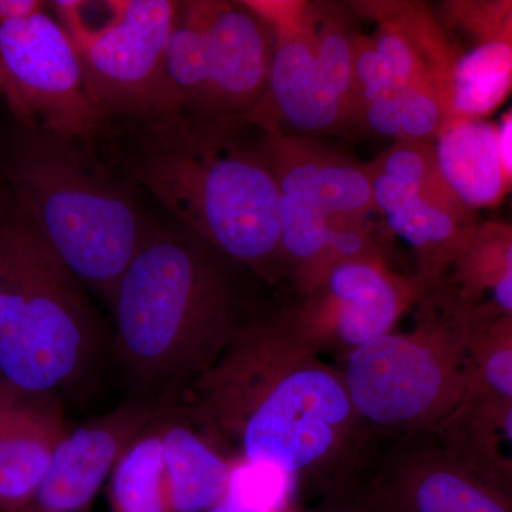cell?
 Listing matches in <instances>:
<instances>
[{"label":"cell","mask_w":512,"mask_h":512,"mask_svg":"<svg viewBox=\"0 0 512 512\" xmlns=\"http://www.w3.org/2000/svg\"><path fill=\"white\" fill-rule=\"evenodd\" d=\"M197 389L202 423L237 446V457L281 468L326 498L349 490L376 441L342 370L281 315L249 320Z\"/></svg>","instance_id":"cell-1"},{"label":"cell","mask_w":512,"mask_h":512,"mask_svg":"<svg viewBox=\"0 0 512 512\" xmlns=\"http://www.w3.org/2000/svg\"><path fill=\"white\" fill-rule=\"evenodd\" d=\"M121 130L134 136L123 174L174 222L258 275L282 268L279 188L264 123L170 116Z\"/></svg>","instance_id":"cell-2"},{"label":"cell","mask_w":512,"mask_h":512,"mask_svg":"<svg viewBox=\"0 0 512 512\" xmlns=\"http://www.w3.org/2000/svg\"><path fill=\"white\" fill-rule=\"evenodd\" d=\"M238 265L174 222L151 221L113 301L117 342L147 382L200 377L252 318H245Z\"/></svg>","instance_id":"cell-3"},{"label":"cell","mask_w":512,"mask_h":512,"mask_svg":"<svg viewBox=\"0 0 512 512\" xmlns=\"http://www.w3.org/2000/svg\"><path fill=\"white\" fill-rule=\"evenodd\" d=\"M0 180L73 275L113 299L151 225L137 185L96 146L16 123L0 137Z\"/></svg>","instance_id":"cell-4"},{"label":"cell","mask_w":512,"mask_h":512,"mask_svg":"<svg viewBox=\"0 0 512 512\" xmlns=\"http://www.w3.org/2000/svg\"><path fill=\"white\" fill-rule=\"evenodd\" d=\"M416 305L412 329L342 360L350 400L376 439L440 430L470 390L473 322L439 288L421 291Z\"/></svg>","instance_id":"cell-5"},{"label":"cell","mask_w":512,"mask_h":512,"mask_svg":"<svg viewBox=\"0 0 512 512\" xmlns=\"http://www.w3.org/2000/svg\"><path fill=\"white\" fill-rule=\"evenodd\" d=\"M96 340L79 279L13 205L0 217V380L53 396L79 376Z\"/></svg>","instance_id":"cell-6"},{"label":"cell","mask_w":512,"mask_h":512,"mask_svg":"<svg viewBox=\"0 0 512 512\" xmlns=\"http://www.w3.org/2000/svg\"><path fill=\"white\" fill-rule=\"evenodd\" d=\"M274 36L244 3L180 2L167 47L173 116L249 119L268 90Z\"/></svg>","instance_id":"cell-7"},{"label":"cell","mask_w":512,"mask_h":512,"mask_svg":"<svg viewBox=\"0 0 512 512\" xmlns=\"http://www.w3.org/2000/svg\"><path fill=\"white\" fill-rule=\"evenodd\" d=\"M178 6L174 0L103 2L104 19L94 22L76 0L49 2L76 49L87 90L113 130L173 116L167 47Z\"/></svg>","instance_id":"cell-8"},{"label":"cell","mask_w":512,"mask_h":512,"mask_svg":"<svg viewBox=\"0 0 512 512\" xmlns=\"http://www.w3.org/2000/svg\"><path fill=\"white\" fill-rule=\"evenodd\" d=\"M47 9L0 23L3 97L19 126L97 147L113 126L87 90L72 40Z\"/></svg>","instance_id":"cell-9"},{"label":"cell","mask_w":512,"mask_h":512,"mask_svg":"<svg viewBox=\"0 0 512 512\" xmlns=\"http://www.w3.org/2000/svg\"><path fill=\"white\" fill-rule=\"evenodd\" d=\"M420 293L416 279L394 272L382 256L346 259L330 266L298 305L279 315L313 353L343 360L393 332Z\"/></svg>","instance_id":"cell-10"},{"label":"cell","mask_w":512,"mask_h":512,"mask_svg":"<svg viewBox=\"0 0 512 512\" xmlns=\"http://www.w3.org/2000/svg\"><path fill=\"white\" fill-rule=\"evenodd\" d=\"M346 494L376 512H512L437 433L376 439Z\"/></svg>","instance_id":"cell-11"},{"label":"cell","mask_w":512,"mask_h":512,"mask_svg":"<svg viewBox=\"0 0 512 512\" xmlns=\"http://www.w3.org/2000/svg\"><path fill=\"white\" fill-rule=\"evenodd\" d=\"M274 36L268 90L254 117L296 136L342 130L353 119L346 104L330 90L313 49L306 2H247Z\"/></svg>","instance_id":"cell-12"},{"label":"cell","mask_w":512,"mask_h":512,"mask_svg":"<svg viewBox=\"0 0 512 512\" xmlns=\"http://www.w3.org/2000/svg\"><path fill=\"white\" fill-rule=\"evenodd\" d=\"M150 419L147 404H124L69 431L36 490L8 512H86L116 461Z\"/></svg>","instance_id":"cell-13"},{"label":"cell","mask_w":512,"mask_h":512,"mask_svg":"<svg viewBox=\"0 0 512 512\" xmlns=\"http://www.w3.org/2000/svg\"><path fill=\"white\" fill-rule=\"evenodd\" d=\"M372 178L373 202L387 225L416 256V279L421 291L437 285L448 265L470 237L478 222L474 212L457 201L421 195L399 181L376 173Z\"/></svg>","instance_id":"cell-14"},{"label":"cell","mask_w":512,"mask_h":512,"mask_svg":"<svg viewBox=\"0 0 512 512\" xmlns=\"http://www.w3.org/2000/svg\"><path fill=\"white\" fill-rule=\"evenodd\" d=\"M69 431L52 394L0 380V512L28 500Z\"/></svg>","instance_id":"cell-15"},{"label":"cell","mask_w":512,"mask_h":512,"mask_svg":"<svg viewBox=\"0 0 512 512\" xmlns=\"http://www.w3.org/2000/svg\"><path fill=\"white\" fill-rule=\"evenodd\" d=\"M434 286L466 313L474 328L512 318L511 222H478Z\"/></svg>","instance_id":"cell-16"},{"label":"cell","mask_w":512,"mask_h":512,"mask_svg":"<svg viewBox=\"0 0 512 512\" xmlns=\"http://www.w3.org/2000/svg\"><path fill=\"white\" fill-rule=\"evenodd\" d=\"M434 148L441 178L460 204L474 212L503 200L511 181L495 124L451 117L437 134Z\"/></svg>","instance_id":"cell-17"},{"label":"cell","mask_w":512,"mask_h":512,"mask_svg":"<svg viewBox=\"0 0 512 512\" xmlns=\"http://www.w3.org/2000/svg\"><path fill=\"white\" fill-rule=\"evenodd\" d=\"M434 433L512 505V400L468 392Z\"/></svg>","instance_id":"cell-18"},{"label":"cell","mask_w":512,"mask_h":512,"mask_svg":"<svg viewBox=\"0 0 512 512\" xmlns=\"http://www.w3.org/2000/svg\"><path fill=\"white\" fill-rule=\"evenodd\" d=\"M171 512H205L227 493L232 458L185 424L163 427Z\"/></svg>","instance_id":"cell-19"},{"label":"cell","mask_w":512,"mask_h":512,"mask_svg":"<svg viewBox=\"0 0 512 512\" xmlns=\"http://www.w3.org/2000/svg\"><path fill=\"white\" fill-rule=\"evenodd\" d=\"M512 92V20L493 37L460 53L451 73L450 117L484 119Z\"/></svg>","instance_id":"cell-20"},{"label":"cell","mask_w":512,"mask_h":512,"mask_svg":"<svg viewBox=\"0 0 512 512\" xmlns=\"http://www.w3.org/2000/svg\"><path fill=\"white\" fill-rule=\"evenodd\" d=\"M109 495L111 512H171L163 427L128 444L111 470Z\"/></svg>","instance_id":"cell-21"},{"label":"cell","mask_w":512,"mask_h":512,"mask_svg":"<svg viewBox=\"0 0 512 512\" xmlns=\"http://www.w3.org/2000/svg\"><path fill=\"white\" fill-rule=\"evenodd\" d=\"M468 392L512 400V318L491 320L473 329Z\"/></svg>","instance_id":"cell-22"},{"label":"cell","mask_w":512,"mask_h":512,"mask_svg":"<svg viewBox=\"0 0 512 512\" xmlns=\"http://www.w3.org/2000/svg\"><path fill=\"white\" fill-rule=\"evenodd\" d=\"M313 49L319 69L330 90L346 104L353 119H360L359 101L353 77V42L339 20L323 19L318 15V6H311L309 12Z\"/></svg>","instance_id":"cell-23"},{"label":"cell","mask_w":512,"mask_h":512,"mask_svg":"<svg viewBox=\"0 0 512 512\" xmlns=\"http://www.w3.org/2000/svg\"><path fill=\"white\" fill-rule=\"evenodd\" d=\"M318 200L332 220H362L376 210L367 165L325 153L320 165Z\"/></svg>","instance_id":"cell-24"},{"label":"cell","mask_w":512,"mask_h":512,"mask_svg":"<svg viewBox=\"0 0 512 512\" xmlns=\"http://www.w3.org/2000/svg\"><path fill=\"white\" fill-rule=\"evenodd\" d=\"M298 485L281 468L234 457L225 495L244 512H282Z\"/></svg>","instance_id":"cell-25"},{"label":"cell","mask_w":512,"mask_h":512,"mask_svg":"<svg viewBox=\"0 0 512 512\" xmlns=\"http://www.w3.org/2000/svg\"><path fill=\"white\" fill-rule=\"evenodd\" d=\"M369 165L376 173L387 175L421 195L458 202L441 178L436 148L430 141L396 140L386 153Z\"/></svg>","instance_id":"cell-26"},{"label":"cell","mask_w":512,"mask_h":512,"mask_svg":"<svg viewBox=\"0 0 512 512\" xmlns=\"http://www.w3.org/2000/svg\"><path fill=\"white\" fill-rule=\"evenodd\" d=\"M402 116L400 140L430 141L447 123L450 111L434 87L410 84L397 89Z\"/></svg>","instance_id":"cell-27"},{"label":"cell","mask_w":512,"mask_h":512,"mask_svg":"<svg viewBox=\"0 0 512 512\" xmlns=\"http://www.w3.org/2000/svg\"><path fill=\"white\" fill-rule=\"evenodd\" d=\"M353 77L359 101V116L367 104L372 103L377 97L399 89L392 70L377 52L373 39L369 37L355 36Z\"/></svg>","instance_id":"cell-28"},{"label":"cell","mask_w":512,"mask_h":512,"mask_svg":"<svg viewBox=\"0 0 512 512\" xmlns=\"http://www.w3.org/2000/svg\"><path fill=\"white\" fill-rule=\"evenodd\" d=\"M373 42H375L377 52L382 55L384 62L392 70L399 89L400 87L410 86V84H427V86L436 89L434 83L431 82L429 73L426 72L419 57L414 53L409 40L403 35L402 30L394 25L392 20L380 19L379 32H377Z\"/></svg>","instance_id":"cell-29"},{"label":"cell","mask_w":512,"mask_h":512,"mask_svg":"<svg viewBox=\"0 0 512 512\" xmlns=\"http://www.w3.org/2000/svg\"><path fill=\"white\" fill-rule=\"evenodd\" d=\"M360 119L365 120L367 126L377 134L402 138V116H400V101L397 90L377 97L372 103L367 104L360 114Z\"/></svg>","instance_id":"cell-30"},{"label":"cell","mask_w":512,"mask_h":512,"mask_svg":"<svg viewBox=\"0 0 512 512\" xmlns=\"http://www.w3.org/2000/svg\"><path fill=\"white\" fill-rule=\"evenodd\" d=\"M49 8L42 0H0V23L25 19Z\"/></svg>","instance_id":"cell-31"},{"label":"cell","mask_w":512,"mask_h":512,"mask_svg":"<svg viewBox=\"0 0 512 512\" xmlns=\"http://www.w3.org/2000/svg\"><path fill=\"white\" fill-rule=\"evenodd\" d=\"M498 137H500L501 157L512 185V110L505 114L503 124L498 127Z\"/></svg>","instance_id":"cell-32"},{"label":"cell","mask_w":512,"mask_h":512,"mask_svg":"<svg viewBox=\"0 0 512 512\" xmlns=\"http://www.w3.org/2000/svg\"><path fill=\"white\" fill-rule=\"evenodd\" d=\"M323 512H376L367 505L360 503L355 497L350 494L335 495V497L328 498Z\"/></svg>","instance_id":"cell-33"},{"label":"cell","mask_w":512,"mask_h":512,"mask_svg":"<svg viewBox=\"0 0 512 512\" xmlns=\"http://www.w3.org/2000/svg\"><path fill=\"white\" fill-rule=\"evenodd\" d=\"M205 512H244V511L239 510L237 505L232 503V501L229 500L227 495H224V497H222L221 500L218 501L217 504L212 505L210 510H207Z\"/></svg>","instance_id":"cell-34"},{"label":"cell","mask_w":512,"mask_h":512,"mask_svg":"<svg viewBox=\"0 0 512 512\" xmlns=\"http://www.w3.org/2000/svg\"><path fill=\"white\" fill-rule=\"evenodd\" d=\"M0 97H3L2 82H0Z\"/></svg>","instance_id":"cell-35"},{"label":"cell","mask_w":512,"mask_h":512,"mask_svg":"<svg viewBox=\"0 0 512 512\" xmlns=\"http://www.w3.org/2000/svg\"><path fill=\"white\" fill-rule=\"evenodd\" d=\"M282 512H288V511H282Z\"/></svg>","instance_id":"cell-36"}]
</instances>
